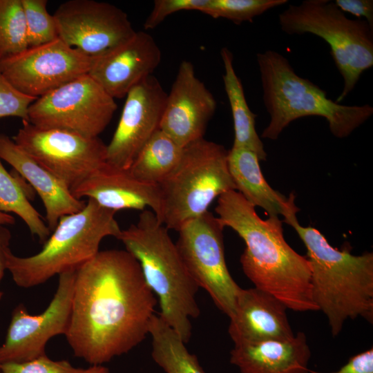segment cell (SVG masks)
<instances>
[{
	"label": "cell",
	"mask_w": 373,
	"mask_h": 373,
	"mask_svg": "<svg viewBox=\"0 0 373 373\" xmlns=\"http://www.w3.org/2000/svg\"><path fill=\"white\" fill-rule=\"evenodd\" d=\"M157 303L131 254L99 251L75 270L65 334L74 355L98 365L128 353L149 335Z\"/></svg>",
	"instance_id": "cell-1"
},
{
	"label": "cell",
	"mask_w": 373,
	"mask_h": 373,
	"mask_svg": "<svg viewBox=\"0 0 373 373\" xmlns=\"http://www.w3.org/2000/svg\"><path fill=\"white\" fill-rule=\"evenodd\" d=\"M215 211L222 226L231 228L244 240L246 247L240 261L254 287L291 310L318 311L312 295L309 262L286 242L278 216L262 219L236 190L218 197Z\"/></svg>",
	"instance_id": "cell-2"
},
{
	"label": "cell",
	"mask_w": 373,
	"mask_h": 373,
	"mask_svg": "<svg viewBox=\"0 0 373 373\" xmlns=\"http://www.w3.org/2000/svg\"><path fill=\"white\" fill-rule=\"evenodd\" d=\"M307 249L313 300L326 316L332 336L345 321L361 317L373 322V253L353 255L329 245L316 228L290 222Z\"/></svg>",
	"instance_id": "cell-3"
},
{
	"label": "cell",
	"mask_w": 373,
	"mask_h": 373,
	"mask_svg": "<svg viewBox=\"0 0 373 373\" xmlns=\"http://www.w3.org/2000/svg\"><path fill=\"white\" fill-rule=\"evenodd\" d=\"M138 261L146 283L159 302L160 317L186 344L191 320L200 314L198 285L188 272L169 229L151 210H143L137 222L122 229L117 238Z\"/></svg>",
	"instance_id": "cell-4"
},
{
	"label": "cell",
	"mask_w": 373,
	"mask_h": 373,
	"mask_svg": "<svg viewBox=\"0 0 373 373\" xmlns=\"http://www.w3.org/2000/svg\"><path fill=\"white\" fill-rule=\"evenodd\" d=\"M262 99L269 122L261 137L276 140L289 124L307 116L325 118L332 134L348 137L373 114L369 104L344 105L328 98L327 93L296 73L288 59L268 50L256 55Z\"/></svg>",
	"instance_id": "cell-5"
},
{
	"label": "cell",
	"mask_w": 373,
	"mask_h": 373,
	"mask_svg": "<svg viewBox=\"0 0 373 373\" xmlns=\"http://www.w3.org/2000/svg\"><path fill=\"white\" fill-rule=\"evenodd\" d=\"M115 213L88 199L81 211L60 218L40 251L28 257L10 251L7 270L15 283L23 288L37 286L90 260L99 252L104 238H118L122 229Z\"/></svg>",
	"instance_id": "cell-6"
},
{
	"label": "cell",
	"mask_w": 373,
	"mask_h": 373,
	"mask_svg": "<svg viewBox=\"0 0 373 373\" xmlns=\"http://www.w3.org/2000/svg\"><path fill=\"white\" fill-rule=\"evenodd\" d=\"M224 146L201 138L183 147L175 169L160 184L158 219L178 231L186 222L207 211L213 201L236 187Z\"/></svg>",
	"instance_id": "cell-7"
},
{
	"label": "cell",
	"mask_w": 373,
	"mask_h": 373,
	"mask_svg": "<svg viewBox=\"0 0 373 373\" xmlns=\"http://www.w3.org/2000/svg\"><path fill=\"white\" fill-rule=\"evenodd\" d=\"M278 22L288 35L309 33L329 44L343 79L337 103L344 100L363 73L373 66V28L365 19L347 17L334 1L305 0L298 5L289 4L279 14Z\"/></svg>",
	"instance_id": "cell-8"
},
{
	"label": "cell",
	"mask_w": 373,
	"mask_h": 373,
	"mask_svg": "<svg viewBox=\"0 0 373 373\" xmlns=\"http://www.w3.org/2000/svg\"><path fill=\"white\" fill-rule=\"evenodd\" d=\"M116 109L115 99L86 74L38 97L29 106L28 122L40 128L97 137Z\"/></svg>",
	"instance_id": "cell-9"
},
{
	"label": "cell",
	"mask_w": 373,
	"mask_h": 373,
	"mask_svg": "<svg viewBox=\"0 0 373 373\" xmlns=\"http://www.w3.org/2000/svg\"><path fill=\"white\" fill-rule=\"evenodd\" d=\"M224 227L209 211L184 224L178 231L180 256L192 278L230 318L240 287L232 278L224 257Z\"/></svg>",
	"instance_id": "cell-10"
},
{
	"label": "cell",
	"mask_w": 373,
	"mask_h": 373,
	"mask_svg": "<svg viewBox=\"0 0 373 373\" xmlns=\"http://www.w3.org/2000/svg\"><path fill=\"white\" fill-rule=\"evenodd\" d=\"M12 140L70 191L106 163L107 146L98 137L40 128L22 121Z\"/></svg>",
	"instance_id": "cell-11"
},
{
	"label": "cell",
	"mask_w": 373,
	"mask_h": 373,
	"mask_svg": "<svg viewBox=\"0 0 373 373\" xmlns=\"http://www.w3.org/2000/svg\"><path fill=\"white\" fill-rule=\"evenodd\" d=\"M94 59L57 38L0 60V70L18 90L38 98L88 74Z\"/></svg>",
	"instance_id": "cell-12"
},
{
	"label": "cell",
	"mask_w": 373,
	"mask_h": 373,
	"mask_svg": "<svg viewBox=\"0 0 373 373\" xmlns=\"http://www.w3.org/2000/svg\"><path fill=\"white\" fill-rule=\"evenodd\" d=\"M58 38L90 57H97L130 39L136 32L118 7L94 0H69L53 14Z\"/></svg>",
	"instance_id": "cell-13"
},
{
	"label": "cell",
	"mask_w": 373,
	"mask_h": 373,
	"mask_svg": "<svg viewBox=\"0 0 373 373\" xmlns=\"http://www.w3.org/2000/svg\"><path fill=\"white\" fill-rule=\"evenodd\" d=\"M75 270L59 275L55 294L42 313L30 314L23 304L15 307L5 341L0 346V365L26 362L46 355L48 341L57 335L66 334L70 318Z\"/></svg>",
	"instance_id": "cell-14"
},
{
	"label": "cell",
	"mask_w": 373,
	"mask_h": 373,
	"mask_svg": "<svg viewBox=\"0 0 373 373\" xmlns=\"http://www.w3.org/2000/svg\"><path fill=\"white\" fill-rule=\"evenodd\" d=\"M167 93L153 75L126 95L121 117L107 146L106 162L128 169L140 150L159 129Z\"/></svg>",
	"instance_id": "cell-15"
},
{
	"label": "cell",
	"mask_w": 373,
	"mask_h": 373,
	"mask_svg": "<svg viewBox=\"0 0 373 373\" xmlns=\"http://www.w3.org/2000/svg\"><path fill=\"white\" fill-rule=\"evenodd\" d=\"M216 107L215 97L196 77L193 64L184 60L167 94L160 130L184 147L204 137Z\"/></svg>",
	"instance_id": "cell-16"
},
{
	"label": "cell",
	"mask_w": 373,
	"mask_h": 373,
	"mask_svg": "<svg viewBox=\"0 0 373 373\" xmlns=\"http://www.w3.org/2000/svg\"><path fill=\"white\" fill-rule=\"evenodd\" d=\"M161 50L146 31H136L128 40L95 57L88 75L113 99L152 75L160 65Z\"/></svg>",
	"instance_id": "cell-17"
},
{
	"label": "cell",
	"mask_w": 373,
	"mask_h": 373,
	"mask_svg": "<svg viewBox=\"0 0 373 373\" xmlns=\"http://www.w3.org/2000/svg\"><path fill=\"white\" fill-rule=\"evenodd\" d=\"M70 192L77 199L86 197L116 212L123 209L143 211L149 207L158 218L161 211L158 185L141 182L128 169L115 167L107 162Z\"/></svg>",
	"instance_id": "cell-18"
},
{
	"label": "cell",
	"mask_w": 373,
	"mask_h": 373,
	"mask_svg": "<svg viewBox=\"0 0 373 373\" xmlns=\"http://www.w3.org/2000/svg\"><path fill=\"white\" fill-rule=\"evenodd\" d=\"M287 309L283 302L264 291L240 288L229 318L230 338L234 344L291 338L294 334Z\"/></svg>",
	"instance_id": "cell-19"
},
{
	"label": "cell",
	"mask_w": 373,
	"mask_h": 373,
	"mask_svg": "<svg viewBox=\"0 0 373 373\" xmlns=\"http://www.w3.org/2000/svg\"><path fill=\"white\" fill-rule=\"evenodd\" d=\"M0 159L11 165L39 195L45 208L46 223L51 232L61 217L75 213L85 207V200L75 198L61 180L3 133H0Z\"/></svg>",
	"instance_id": "cell-20"
},
{
	"label": "cell",
	"mask_w": 373,
	"mask_h": 373,
	"mask_svg": "<svg viewBox=\"0 0 373 373\" xmlns=\"http://www.w3.org/2000/svg\"><path fill=\"white\" fill-rule=\"evenodd\" d=\"M311 350L304 332L289 339L234 344L230 363L240 373H309Z\"/></svg>",
	"instance_id": "cell-21"
},
{
	"label": "cell",
	"mask_w": 373,
	"mask_h": 373,
	"mask_svg": "<svg viewBox=\"0 0 373 373\" xmlns=\"http://www.w3.org/2000/svg\"><path fill=\"white\" fill-rule=\"evenodd\" d=\"M258 155L245 148L232 147L228 151L227 164L236 191L254 207H260L270 216L282 215L287 224L297 218L299 209L295 195L288 197L273 189L265 179Z\"/></svg>",
	"instance_id": "cell-22"
},
{
	"label": "cell",
	"mask_w": 373,
	"mask_h": 373,
	"mask_svg": "<svg viewBox=\"0 0 373 373\" xmlns=\"http://www.w3.org/2000/svg\"><path fill=\"white\" fill-rule=\"evenodd\" d=\"M224 73L222 75L233 121L234 141L232 147L245 148L255 153L260 161L266 160L267 153L256 129V117L249 108L243 86L233 67L232 52L226 47L220 50Z\"/></svg>",
	"instance_id": "cell-23"
},
{
	"label": "cell",
	"mask_w": 373,
	"mask_h": 373,
	"mask_svg": "<svg viewBox=\"0 0 373 373\" xmlns=\"http://www.w3.org/2000/svg\"><path fill=\"white\" fill-rule=\"evenodd\" d=\"M183 147L159 129L144 144L131 166V174L138 180L160 184L179 163Z\"/></svg>",
	"instance_id": "cell-24"
},
{
	"label": "cell",
	"mask_w": 373,
	"mask_h": 373,
	"mask_svg": "<svg viewBox=\"0 0 373 373\" xmlns=\"http://www.w3.org/2000/svg\"><path fill=\"white\" fill-rule=\"evenodd\" d=\"M151 356L165 373H207L197 356L186 348L180 336L159 315L150 323Z\"/></svg>",
	"instance_id": "cell-25"
},
{
	"label": "cell",
	"mask_w": 373,
	"mask_h": 373,
	"mask_svg": "<svg viewBox=\"0 0 373 373\" xmlns=\"http://www.w3.org/2000/svg\"><path fill=\"white\" fill-rule=\"evenodd\" d=\"M33 189L16 171L8 172L0 159V211L14 213L27 225L32 236L44 244L51 234L42 216L31 204Z\"/></svg>",
	"instance_id": "cell-26"
},
{
	"label": "cell",
	"mask_w": 373,
	"mask_h": 373,
	"mask_svg": "<svg viewBox=\"0 0 373 373\" xmlns=\"http://www.w3.org/2000/svg\"><path fill=\"white\" fill-rule=\"evenodd\" d=\"M28 48L21 0H0V60Z\"/></svg>",
	"instance_id": "cell-27"
},
{
	"label": "cell",
	"mask_w": 373,
	"mask_h": 373,
	"mask_svg": "<svg viewBox=\"0 0 373 373\" xmlns=\"http://www.w3.org/2000/svg\"><path fill=\"white\" fill-rule=\"evenodd\" d=\"M287 2V0H208L200 12L214 19L224 18L240 24L252 22L254 17Z\"/></svg>",
	"instance_id": "cell-28"
},
{
	"label": "cell",
	"mask_w": 373,
	"mask_h": 373,
	"mask_svg": "<svg viewBox=\"0 0 373 373\" xmlns=\"http://www.w3.org/2000/svg\"><path fill=\"white\" fill-rule=\"evenodd\" d=\"M21 3L28 47L43 45L58 38L55 17L47 10V0H21Z\"/></svg>",
	"instance_id": "cell-29"
},
{
	"label": "cell",
	"mask_w": 373,
	"mask_h": 373,
	"mask_svg": "<svg viewBox=\"0 0 373 373\" xmlns=\"http://www.w3.org/2000/svg\"><path fill=\"white\" fill-rule=\"evenodd\" d=\"M37 99L18 90L0 70V119L17 117L28 121L29 106Z\"/></svg>",
	"instance_id": "cell-30"
},
{
	"label": "cell",
	"mask_w": 373,
	"mask_h": 373,
	"mask_svg": "<svg viewBox=\"0 0 373 373\" xmlns=\"http://www.w3.org/2000/svg\"><path fill=\"white\" fill-rule=\"evenodd\" d=\"M1 373H87V369L73 367L65 360L53 361L44 355L23 363L1 365Z\"/></svg>",
	"instance_id": "cell-31"
},
{
	"label": "cell",
	"mask_w": 373,
	"mask_h": 373,
	"mask_svg": "<svg viewBox=\"0 0 373 373\" xmlns=\"http://www.w3.org/2000/svg\"><path fill=\"white\" fill-rule=\"evenodd\" d=\"M208 0H155L153 8L145 20V31L155 28L168 16L182 10H198L204 8Z\"/></svg>",
	"instance_id": "cell-32"
},
{
	"label": "cell",
	"mask_w": 373,
	"mask_h": 373,
	"mask_svg": "<svg viewBox=\"0 0 373 373\" xmlns=\"http://www.w3.org/2000/svg\"><path fill=\"white\" fill-rule=\"evenodd\" d=\"M309 373H373V348L352 356L347 363L337 371L321 372L310 370Z\"/></svg>",
	"instance_id": "cell-33"
},
{
	"label": "cell",
	"mask_w": 373,
	"mask_h": 373,
	"mask_svg": "<svg viewBox=\"0 0 373 373\" xmlns=\"http://www.w3.org/2000/svg\"><path fill=\"white\" fill-rule=\"evenodd\" d=\"M336 5L343 12H349L357 17H365L373 28L372 0H336Z\"/></svg>",
	"instance_id": "cell-34"
},
{
	"label": "cell",
	"mask_w": 373,
	"mask_h": 373,
	"mask_svg": "<svg viewBox=\"0 0 373 373\" xmlns=\"http://www.w3.org/2000/svg\"><path fill=\"white\" fill-rule=\"evenodd\" d=\"M12 233L5 225L0 224V283L7 270L8 256L11 251L10 248ZM3 293L0 290V300Z\"/></svg>",
	"instance_id": "cell-35"
},
{
	"label": "cell",
	"mask_w": 373,
	"mask_h": 373,
	"mask_svg": "<svg viewBox=\"0 0 373 373\" xmlns=\"http://www.w3.org/2000/svg\"><path fill=\"white\" fill-rule=\"evenodd\" d=\"M15 223V218L9 214L0 211V224L12 225Z\"/></svg>",
	"instance_id": "cell-36"
},
{
	"label": "cell",
	"mask_w": 373,
	"mask_h": 373,
	"mask_svg": "<svg viewBox=\"0 0 373 373\" xmlns=\"http://www.w3.org/2000/svg\"><path fill=\"white\" fill-rule=\"evenodd\" d=\"M87 373H110L109 370L103 365H91L87 368Z\"/></svg>",
	"instance_id": "cell-37"
},
{
	"label": "cell",
	"mask_w": 373,
	"mask_h": 373,
	"mask_svg": "<svg viewBox=\"0 0 373 373\" xmlns=\"http://www.w3.org/2000/svg\"><path fill=\"white\" fill-rule=\"evenodd\" d=\"M0 373H1V365H0Z\"/></svg>",
	"instance_id": "cell-38"
}]
</instances>
